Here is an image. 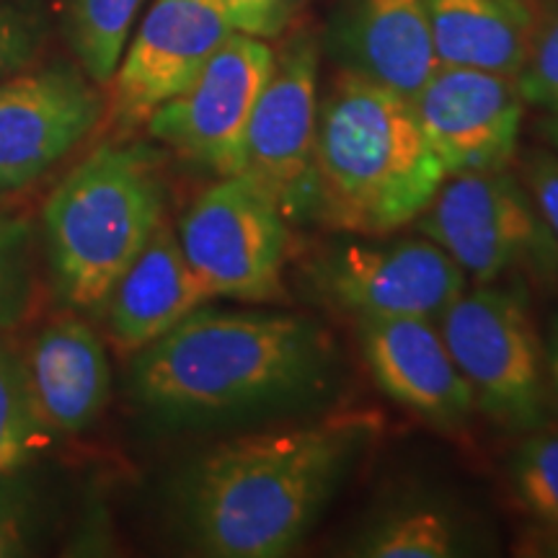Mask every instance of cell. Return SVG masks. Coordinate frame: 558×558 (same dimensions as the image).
<instances>
[{
	"label": "cell",
	"instance_id": "obj_1",
	"mask_svg": "<svg viewBox=\"0 0 558 558\" xmlns=\"http://www.w3.org/2000/svg\"><path fill=\"white\" fill-rule=\"evenodd\" d=\"M378 424L373 411H339L207 450L184 486L192 543L215 558L292 554L373 442Z\"/></svg>",
	"mask_w": 558,
	"mask_h": 558
},
{
	"label": "cell",
	"instance_id": "obj_2",
	"mask_svg": "<svg viewBox=\"0 0 558 558\" xmlns=\"http://www.w3.org/2000/svg\"><path fill=\"white\" fill-rule=\"evenodd\" d=\"M337 352L313 318L277 311L197 308L140 349L132 390L166 418H218L316 399Z\"/></svg>",
	"mask_w": 558,
	"mask_h": 558
},
{
	"label": "cell",
	"instance_id": "obj_3",
	"mask_svg": "<svg viewBox=\"0 0 558 558\" xmlns=\"http://www.w3.org/2000/svg\"><path fill=\"white\" fill-rule=\"evenodd\" d=\"M445 179L411 99L341 70L318 107L316 222L390 235L418 220Z\"/></svg>",
	"mask_w": 558,
	"mask_h": 558
},
{
	"label": "cell",
	"instance_id": "obj_4",
	"mask_svg": "<svg viewBox=\"0 0 558 558\" xmlns=\"http://www.w3.org/2000/svg\"><path fill=\"white\" fill-rule=\"evenodd\" d=\"M45 241L58 295L101 313L122 271L163 222V184L143 145H104L62 179L45 213Z\"/></svg>",
	"mask_w": 558,
	"mask_h": 558
},
{
	"label": "cell",
	"instance_id": "obj_5",
	"mask_svg": "<svg viewBox=\"0 0 558 558\" xmlns=\"http://www.w3.org/2000/svg\"><path fill=\"white\" fill-rule=\"evenodd\" d=\"M437 320L476 407L505 429L541 427L546 347L522 290L484 282L460 292Z\"/></svg>",
	"mask_w": 558,
	"mask_h": 558
},
{
	"label": "cell",
	"instance_id": "obj_6",
	"mask_svg": "<svg viewBox=\"0 0 558 558\" xmlns=\"http://www.w3.org/2000/svg\"><path fill=\"white\" fill-rule=\"evenodd\" d=\"M290 222L246 177H220L179 222V243L209 298L271 303L284 298Z\"/></svg>",
	"mask_w": 558,
	"mask_h": 558
},
{
	"label": "cell",
	"instance_id": "obj_7",
	"mask_svg": "<svg viewBox=\"0 0 558 558\" xmlns=\"http://www.w3.org/2000/svg\"><path fill=\"white\" fill-rule=\"evenodd\" d=\"M308 282L357 320H435L465 290V271L429 239L357 235L313 256Z\"/></svg>",
	"mask_w": 558,
	"mask_h": 558
},
{
	"label": "cell",
	"instance_id": "obj_8",
	"mask_svg": "<svg viewBox=\"0 0 558 558\" xmlns=\"http://www.w3.org/2000/svg\"><path fill=\"white\" fill-rule=\"evenodd\" d=\"M418 230L481 284L497 282L530 262L558 259L525 184L505 169L445 179L418 215Z\"/></svg>",
	"mask_w": 558,
	"mask_h": 558
},
{
	"label": "cell",
	"instance_id": "obj_9",
	"mask_svg": "<svg viewBox=\"0 0 558 558\" xmlns=\"http://www.w3.org/2000/svg\"><path fill=\"white\" fill-rule=\"evenodd\" d=\"M316 130L318 47L298 34L275 52L246 130L241 171L288 222L316 220Z\"/></svg>",
	"mask_w": 558,
	"mask_h": 558
},
{
	"label": "cell",
	"instance_id": "obj_10",
	"mask_svg": "<svg viewBox=\"0 0 558 558\" xmlns=\"http://www.w3.org/2000/svg\"><path fill=\"white\" fill-rule=\"evenodd\" d=\"M275 50L267 39L233 32L190 86L145 122L156 140L218 177L243 171L246 130Z\"/></svg>",
	"mask_w": 558,
	"mask_h": 558
},
{
	"label": "cell",
	"instance_id": "obj_11",
	"mask_svg": "<svg viewBox=\"0 0 558 558\" xmlns=\"http://www.w3.org/2000/svg\"><path fill=\"white\" fill-rule=\"evenodd\" d=\"M220 0H156L111 75V120L140 128L197 78L233 34Z\"/></svg>",
	"mask_w": 558,
	"mask_h": 558
},
{
	"label": "cell",
	"instance_id": "obj_12",
	"mask_svg": "<svg viewBox=\"0 0 558 558\" xmlns=\"http://www.w3.org/2000/svg\"><path fill=\"white\" fill-rule=\"evenodd\" d=\"M411 104L448 177L507 169L518 153L525 99L514 75L439 65Z\"/></svg>",
	"mask_w": 558,
	"mask_h": 558
},
{
	"label": "cell",
	"instance_id": "obj_13",
	"mask_svg": "<svg viewBox=\"0 0 558 558\" xmlns=\"http://www.w3.org/2000/svg\"><path fill=\"white\" fill-rule=\"evenodd\" d=\"M104 101L86 75L52 65L0 81V190L47 173L101 122Z\"/></svg>",
	"mask_w": 558,
	"mask_h": 558
},
{
	"label": "cell",
	"instance_id": "obj_14",
	"mask_svg": "<svg viewBox=\"0 0 558 558\" xmlns=\"http://www.w3.org/2000/svg\"><path fill=\"white\" fill-rule=\"evenodd\" d=\"M360 344L375 386L422 422L458 429L476 399L432 318L360 320Z\"/></svg>",
	"mask_w": 558,
	"mask_h": 558
},
{
	"label": "cell",
	"instance_id": "obj_15",
	"mask_svg": "<svg viewBox=\"0 0 558 558\" xmlns=\"http://www.w3.org/2000/svg\"><path fill=\"white\" fill-rule=\"evenodd\" d=\"M207 300L213 298L186 262L177 230L163 220L109 292V337L120 352L137 354Z\"/></svg>",
	"mask_w": 558,
	"mask_h": 558
},
{
	"label": "cell",
	"instance_id": "obj_16",
	"mask_svg": "<svg viewBox=\"0 0 558 558\" xmlns=\"http://www.w3.org/2000/svg\"><path fill=\"white\" fill-rule=\"evenodd\" d=\"M34 409L50 435H78L99 418L111 393L101 339L81 320H58L24 360Z\"/></svg>",
	"mask_w": 558,
	"mask_h": 558
},
{
	"label": "cell",
	"instance_id": "obj_17",
	"mask_svg": "<svg viewBox=\"0 0 558 558\" xmlns=\"http://www.w3.org/2000/svg\"><path fill=\"white\" fill-rule=\"evenodd\" d=\"M341 52L349 70L414 99L439 68L427 0H352Z\"/></svg>",
	"mask_w": 558,
	"mask_h": 558
},
{
	"label": "cell",
	"instance_id": "obj_18",
	"mask_svg": "<svg viewBox=\"0 0 558 558\" xmlns=\"http://www.w3.org/2000/svg\"><path fill=\"white\" fill-rule=\"evenodd\" d=\"M427 13L439 65L514 78L538 24L530 0H427Z\"/></svg>",
	"mask_w": 558,
	"mask_h": 558
},
{
	"label": "cell",
	"instance_id": "obj_19",
	"mask_svg": "<svg viewBox=\"0 0 558 558\" xmlns=\"http://www.w3.org/2000/svg\"><path fill=\"white\" fill-rule=\"evenodd\" d=\"M365 558H450L469 554L463 522L437 501H399L362 530L352 546Z\"/></svg>",
	"mask_w": 558,
	"mask_h": 558
},
{
	"label": "cell",
	"instance_id": "obj_20",
	"mask_svg": "<svg viewBox=\"0 0 558 558\" xmlns=\"http://www.w3.org/2000/svg\"><path fill=\"white\" fill-rule=\"evenodd\" d=\"M143 3L145 0H73L70 37L86 75L99 86H109Z\"/></svg>",
	"mask_w": 558,
	"mask_h": 558
},
{
	"label": "cell",
	"instance_id": "obj_21",
	"mask_svg": "<svg viewBox=\"0 0 558 558\" xmlns=\"http://www.w3.org/2000/svg\"><path fill=\"white\" fill-rule=\"evenodd\" d=\"M50 437L34 409L24 360L0 344V473L29 463Z\"/></svg>",
	"mask_w": 558,
	"mask_h": 558
},
{
	"label": "cell",
	"instance_id": "obj_22",
	"mask_svg": "<svg viewBox=\"0 0 558 558\" xmlns=\"http://www.w3.org/2000/svg\"><path fill=\"white\" fill-rule=\"evenodd\" d=\"M512 488L538 522L546 554H558V429L533 432L512 460Z\"/></svg>",
	"mask_w": 558,
	"mask_h": 558
},
{
	"label": "cell",
	"instance_id": "obj_23",
	"mask_svg": "<svg viewBox=\"0 0 558 558\" xmlns=\"http://www.w3.org/2000/svg\"><path fill=\"white\" fill-rule=\"evenodd\" d=\"M34 300V230L29 220L0 215V331L21 324Z\"/></svg>",
	"mask_w": 558,
	"mask_h": 558
},
{
	"label": "cell",
	"instance_id": "obj_24",
	"mask_svg": "<svg viewBox=\"0 0 558 558\" xmlns=\"http://www.w3.org/2000/svg\"><path fill=\"white\" fill-rule=\"evenodd\" d=\"M518 86L527 104L558 117V5L538 16Z\"/></svg>",
	"mask_w": 558,
	"mask_h": 558
},
{
	"label": "cell",
	"instance_id": "obj_25",
	"mask_svg": "<svg viewBox=\"0 0 558 558\" xmlns=\"http://www.w3.org/2000/svg\"><path fill=\"white\" fill-rule=\"evenodd\" d=\"M41 45L39 21L0 0V81L32 65Z\"/></svg>",
	"mask_w": 558,
	"mask_h": 558
},
{
	"label": "cell",
	"instance_id": "obj_26",
	"mask_svg": "<svg viewBox=\"0 0 558 558\" xmlns=\"http://www.w3.org/2000/svg\"><path fill=\"white\" fill-rule=\"evenodd\" d=\"M525 190L538 209L548 239L558 254V156L550 150H530L522 166Z\"/></svg>",
	"mask_w": 558,
	"mask_h": 558
},
{
	"label": "cell",
	"instance_id": "obj_27",
	"mask_svg": "<svg viewBox=\"0 0 558 558\" xmlns=\"http://www.w3.org/2000/svg\"><path fill=\"white\" fill-rule=\"evenodd\" d=\"M235 32L269 39L290 24L295 0H220Z\"/></svg>",
	"mask_w": 558,
	"mask_h": 558
},
{
	"label": "cell",
	"instance_id": "obj_28",
	"mask_svg": "<svg viewBox=\"0 0 558 558\" xmlns=\"http://www.w3.org/2000/svg\"><path fill=\"white\" fill-rule=\"evenodd\" d=\"M13 473H0V558L24 554L32 530L29 501Z\"/></svg>",
	"mask_w": 558,
	"mask_h": 558
},
{
	"label": "cell",
	"instance_id": "obj_29",
	"mask_svg": "<svg viewBox=\"0 0 558 558\" xmlns=\"http://www.w3.org/2000/svg\"><path fill=\"white\" fill-rule=\"evenodd\" d=\"M546 369H548V378L554 383L558 390V316L550 326V337H548V347H546Z\"/></svg>",
	"mask_w": 558,
	"mask_h": 558
},
{
	"label": "cell",
	"instance_id": "obj_30",
	"mask_svg": "<svg viewBox=\"0 0 558 558\" xmlns=\"http://www.w3.org/2000/svg\"><path fill=\"white\" fill-rule=\"evenodd\" d=\"M543 132H546L550 145H554V148L558 150V117H550V120L543 124Z\"/></svg>",
	"mask_w": 558,
	"mask_h": 558
}]
</instances>
